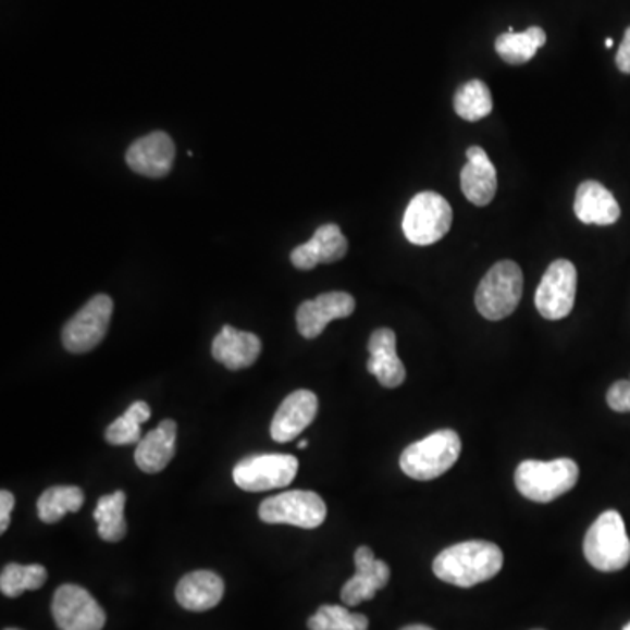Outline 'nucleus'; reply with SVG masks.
Listing matches in <instances>:
<instances>
[{
	"label": "nucleus",
	"mask_w": 630,
	"mask_h": 630,
	"mask_svg": "<svg viewBox=\"0 0 630 630\" xmlns=\"http://www.w3.org/2000/svg\"><path fill=\"white\" fill-rule=\"evenodd\" d=\"M503 568V552L491 541H465L448 546L434 559L433 571L440 580L470 589L492 580Z\"/></svg>",
	"instance_id": "obj_1"
},
{
	"label": "nucleus",
	"mask_w": 630,
	"mask_h": 630,
	"mask_svg": "<svg viewBox=\"0 0 630 630\" xmlns=\"http://www.w3.org/2000/svg\"><path fill=\"white\" fill-rule=\"evenodd\" d=\"M580 479V468L572 459L523 460L515 471V485L534 503H551L571 491Z\"/></svg>",
	"instance_id": "obj_2"
},
{
	"label": "nucleus",
	"mask_w": 630,
	"mask_h": 630,
	"mask_svg": "<svg viewBox=\"0 0 630 630\" xmlns=\"http://www.w3.org/2000/svg\"><path fill=\"white\" fill-rule=\"evenodd\" d=\"M460 438L456 431L442 430L411 443L399 457L403 473L413 480L428 482L438 479L456 465L460 456Z\"/></svg>",
	"instance_id": "obj_3"
},
{
	"label": "nucleus",
	"mask_w": 630,
	"mask_h": 630,
	"mask_svg": "<svg viewBox=\"0 0 630 630\" xmlns=\"http://www.w3.org/2000/svg\"><path fill=\"white\" fill-rule=\"evenodd\" d=\"M583 554L592 568L603 572L627 568L630 563V540L626 522L618 511H604L592 523L583 541Z\"/></svg>",
	"instance_id": "obj_4"
},
{
	"label": "nucleus",
	"mask_w": 630,
	"mask_h": 630,
	"mask_svg": "<svg viewBox=\"0 0 630 630\" xmlns=\"http://www.w3.org/2000/svg\"><path fill=\"white\" fill-rule=\"evenodd\" d=\"M523 293V273L515 261H499L480 282L474 304L483 318L501 321L519 307Z\"/></svg>",
	"instance_id": "obj_5"
},
{
	"label": "nucleus",
	"mask_w": 630,
	"mask_h": 630,
	"mask_svg": "<svg viewBox=\"0 0 630 630\" xmlns=\"http://www.w3.org/2000/svg\"><path fill=\"white\" fill-rule=\"evenodd\" d=\"M452 207L442 195L422 192L411 198L403 215V233L416 246L442 240L452 226Z\"/></svg>",
	"instance_id": "obj_6"
},
{
	"label": "nucleus",
	"mask_w": 630,
	"mask_h": 630,
	"mask_svg": "<svg viewBox=\"0 0 630 630\" xmlns=\"http://www.w3.org/2000/svg\"><path fill=\"white\" fill-rule=\"evenodd\" d=\"M326 505L312 491H287L264 499L260 519L267 523H287L301 529H316L326 520Z\"/></svg>",
	"instance_id": "obj_7"
},
{
	"label": "nucleus",
	"mask_w": 630,
	"mask_h": 630,
	"mask_svg": "<svg viewBox=\"0 0 630 630\" xmlns=\"http://www.w3.org/2000/svg\"><path fill=\"white\" fill-rule=\"evenodd\" d=\"M298 473V459L287 454H263L242 459L233 480L242 491L264 492L287 487Z\"/></svg>",
	"instance_id": "obj_8"
},
{
	"label": "nucleus",
	"mask_w": 630,
	"mask_h": 630,
	"mask_svg": "<svg viewBox=\"0 0 630 630\" xmlns=\"http://www.w3.org/2000/svg\"><path fill=\"white\" fill-rule=\"evenodd\" d=\"M111 296L97 295L63 326L62 344L69 353L85 354L94 350L108 333L112 318Z\"/></svg>",
	"instance_id": "obj_9"
},
{
	"label": "nucleus",
	"mask_w": 630,
	"mask_h": 630,
	"mask_svg": "<svg viewBox=\"0 0 630 630\" xmlns=\"http://www.w3.org/2000/svg\"><path fill=\"white\" fill-rule=\"evenodd\" d=\"M578 273L568 260L548 267L536 291V309L548 321L568 318L577 300Z\"/></svg>",
	"instance_id": "obj_10"
},
{
	"label": "nucleus",
	"mask_w": 630,
	"mask_h": 630,
	"mask_svg": "<svg viewBox=\"0 0 630 630\" xmlns=\"http://www.w3.org/2000/svg\"><path fill=\"white\" fill-rule=\"evenodd\" d=\"M51 612L60 630H102L108 620L90 592L71 583L57 589Z\"/></svg>",
	"instance_id": "obj_11"
},
{
	"label": "nucleus",
	"mask_w": 630,
	"mask_h": 630,
	"mask_svg": "<svg viewBox=\"0 0 630 630\" xmlns=\"http://www.w3.org/2000/svg\"><path fill=\"white\" fill-rule=\"evenodd\" d=\"M356 310V300L344 291L322 293L316 300L304 301L296 312V326L305 338H318L335 319H345Z\"/></svg>",
	"instance_id": "obj_12"
},
{
	"label": "nucleus",
	"mask_w": 630,
	"mask_h": 630,
	"mask_svg": "<svg viewBox=\"0 0 630 630\" xmlns=\"http://www.w3.org/2000/svg\"><path fill=\"white\" fill-rule=\"evenodd\" d=\"M175 144L165 132H152L132 144L126 151V163L132 171L151 180H161L172 171Z\"/></svg>",
	"instance_id": "obj_13"
},
{
	"label": "nucleus",
	"mask_w": 630,
	"mask_h": 630,
	"mask_svg": "<svg viewBox=\"0 0 630 630\" xmlns=\"http://www.w3.org/2000/svg\"><path fill=\"white\" fill-rule=\"evenodd\" d=\"M356 575L342 589V601L347 606H358L365 601H371L376 592L390 583L391 569L384 560L375 559L368 546H359L354 554Z\"/></svg>",
	"instance_id": "obj_14"
},
{
	"label": "nucleus",
	"mask_w": 630,
	"mask_h": 630,
	"mask_svg": "<svg viewBox=\"0 0 630 630\" xmlns=\"http://www.w3.org/2000/svg\"><path fill=\"white\" fill-rule=\"evenodd\" d=\"M318 396L312 391L300 390L291 393L281 403L277 413L273 416L270 433L272 438L279 443H287L295 440L298 434L304 433L312 420L318 416Z\"/></svg>",
	"instance_id": "obj_15"
},
{
	"label": "nucleus",
	"mask_w": 630,
	"mask_h": 630,
	"mask_svg": "<svg viewBox=\"0 0 630 630\" xmlns=\"http://www.w3.org/2000/svg\"><path fill=\"white\" fill-rule=\"evenodd\" d=\"M349 244L338 224H322L313 237L291 252V263L298 270H312L319 263H335L347 255Z\"/></svg>",
	"instance_id": "obj_16"
},
{
	"label": "nucleus",
	"mask_w": 630,
	"mask_h": 630,
	"mask_svg": "<svg viewBox=\"0 0 630 630\" xmlns=\"http://www.w3.org/2000/svg\"><path fill=\"white\" fill-rule=\"evenodd\" d=\"M368 371L371 375L387 390L399 387L407 379V370L396 353V333L390 328L373 331L368 342Z\"/></svg>",
	"instance_id": "obj_17"
},
{
	"label": "nucleus",
	"mask_w": 630,
	"mask_h": 630,
	"mask_svg": "<svg viewBox=\"0 0 630 630\" xmlns=\"http://www.w3.org/2000/svg\"><path fill=\"white\" fill-rule=\"evenodd\" d=\"M468 163L460 172V189L465 197L477 207H485L496 197L497 172L487 152L479 146L466 151Z\"/></svg>",
	"instance_id": "obj_18"
},
{
	"label": "nucleus",
	"mask_w": 630,
	"mask_h": 630,
	"mask_svg": "<svg viewBox=\"0 0 630 630\" xmlns=\"http://www.w3.org/2000/svg\"><path fill=\"white\" fill-rule=\"evenodd\" d=\"M260 354L261 341L255 333L237 330L230 324L223 326L212 342V356L228 370L252 367Z\"/></svg>",
	"instance_id": "obj_19"
},
{
	"label": "nucleus",
	"mask_w": 630,
	"mask_h": 630,
	"mask_svg": "<svg viewBox=\"0 0 630 630\" xmlns=\"http://www.w3.org/2000/svg\"><path fill=\"white\" fill-rule=\"evenodd\" d=\"M575 214L583 224L609 226L620 220V206L608 188L597 181H583L575 198Z\"/></svg>",
	"instance_id": "obj_20"
},
{
	"label": "nucleus",
	"mask_w": 630,
	"mask_h": 630,
	"mask_svg": "<svg viewBox=\"0 0 630 630\" xmlns=\"http://www.w3.org/2000/svg\"><path fill=\"white\" fill-rule=\"evenodd\" d=\"M175 438L177 424L174 420H161L157 430L144 434L135 448V462L144 473L155 474L165 470L172 457L175 456Z\"/></svg>",
	"instance_id": "obj_21"
},
{
	"label": "nucleus",
	"mask_w": 630,
	"mask_h": 630,
	"mask_svg": "<svg viewBox=\"0 0 630 630\" xmlns=\"http://www.w3.org/2000/svg\"><path fill=\"white\" fill-rule=\"evenodd\" d=\"M224 581L212 571H193L181 578L175 589L177 603L189 612H207L221 603Z\"/></svg>",
	"instance_id": "obj_22"
},
{
	"label": "nucleus",
	"mask_w": 630,
	"mask_h": 630,
	"mask_svg": "<svg viewBox=\"0 0 630 630\" xmlns=\"http://www.w3.org/2000/svg\"><path fill=\"white\" fill-rule=\"evenodd\" d=\"M546 42L545 30L531 27L523 32H506L496 39V51L501 59L510 65H522L534 59Z\"/></svg>",
	"instance_id": "obj_23"
},
{
	"label": "nucleus",
	"mask_w": 630,
	"mask_h": 630,
	"mask_svg": "<svg viewBox=\"0 0 630 630\" xmlns=\"http://www.w3.org/2000/svg\"><path fill=\"white\" fill-rule=\"evenodd\" d=\"M85 505V492L74 485H57L46 489L37 501L39 519L46 523H57L67 514H76Z\"/></svg>",
	"instance_id": "obj_24"
},
{
	"label": "nucleus",
	"mask_w": 630,
	"mask_h": 630,
	"mask_svg": "<svg viewBox=\"0 0 630 630\" xmlns=\"http://www.w3.org/2000/svg\"><path fill=\"white\" fill-rule=\"evenodd\" d=\"M126 494L123 491L102 496L97 503L94 519L99 523V536L109 543L123 540L128 531L125 520Z\"/></svg>",
	"instance_id": "obj_25"
},
{
	"label": "nucleus",
	"mask_w": 630,
	"mask_h": 630,
	"mask_svg": "<svg viewBox=\"0 0 630 630\" xmlns=\"http://www.w3.org/2000/svg\"><path fill=\"white\" fill-rule=\"evenodd\" d=\"M151 417V408L148 403L135 402L128 407L123 416L118 417L108 430L106 440L111 445H134L143 440V424Z\"/></svg>",
	"instance_id": "obj_26"
},
{
	"label": "nucleus",
	"mask_w": 630,
	"mask_h": 630,
	"mask_svg": "<svg viewBox=\"0 0 630 630\" xmlns=\"http://www.w3.org/2000/svg\"><path fill=\"white\" fill-rule=\"evenodd\" d=\"M454 109L457 116L471 123L487 118L492 112V95L489 86L479 79L468 81L456 91Z\"/></svg>",
	"instance_id": "obj_27"
},
{
	"label": "nucleus",
	"mask_w": 630,
	"mask_h": 630,
	"mask_svg": "<svg viewBox=\"0 0 630 630\" xmlns=\"http://www.w3.org/2000/svg\"><path fill=\"white\" fill-rule=\"evenodd\" d=\"M48 580V571L40 564H8L0 577V591L8 597H18L25 591H37Z\"/></svg>",
	"instance_id": "obj_28"
},
{
	"label": "nucleus",
	"mask_w": 630,
	"mask_h": 630,
	"mask_svg": "<svg viewBox=\"0 0 630 630\" xmlns=\"http://www.w3.org/2000/svg\"><path fill=\"white\" fill-rule=\"evenodd\" d=\"M310 630H368L370 621L361 613H350L344 606L326 604L309 618Z\"/></svg>",
	"instance_id": "obj_29"
},
{
	"label": "nucleus",
	"mask_w": 630,
	"mask_h": 630,
	"mask_svg": "<svg viewBox=\"0 0 630 630\" xmlns=\"http://www.w3.org/2000/svg\"><path fill=\"white\" fill-rule=\"evenodd\" d=\"M608 405L612 410L618 413H629L630 411V379L629 381H618L609 387Z\"/></svg>",
	"instance_id": "obj_30"
},
{
	"label": "nucleus",
	"mask_w": 630,
	"mask_h": 630,
	"mask_svg": "<svg viewBox=\"0 0 630 630\" xmlns=\"http://www.w3.org/2000/svg\"><path fill=\"white\" fill-rule=\"evenodd\" d=\"M14 508V496L10 491L0 492V532L8 531L11 522V511Z\"/></svg>",
	"instance_id": "obj_31"
},
{
	"label": "nucleus",
	"mask_w": 630,
	"mask_h": 630,
	"mask_svg": "<svg viewBox=\"0 0 630 630\" xmlns=\"http://www.w3.org/2000/svg\"><path fill=\"white\" fill-rule=\"evenodd\" d=\"M615 62H617V67L620 69V72L630 74V27L627 28L626 36H623V40H621Z\"/></svg>",
	"instance_id": "obj_32"
},
{
	"label": "nucleus",
	"mask_w": 630,
	"mask_h": 630,
	"mask_svg": "<svg viewBox=\"0 0 630 630\" xmlns=\"http://www.w3.org/2000/svg\"><path fill=\"white\" fill-rule=\"evenodd\" d=\"M402 630H433V629H431V627H425V626H408V627H403Z\"/></svg>",
	"instance_id": "obj_33"
},
{
	"label": "nucleus",
	"mask_w": 630,
	"mask_h": 630,
	"mask_svg": "<svg viewBox=\"0 0 630 630\" xmlns=\"http://www.w3.org/2000/svg\"><path fill=\"white\" fill-rule=\"evenodd\" d=\"M309 447V442H307V440H304V442H300V448H307Z\"/></svg>",
	"instance_id": "obj_34"
},
{
	"label": "nucleus",
	"mask_w": 630,
	"mask_h": 630,
	"mask_svg": "<svg viewBox=\"0 0 630 630\" xmlns=\"http://www.w3.org/2000/svg\"><path fill=\"white\" fill-rule=\"evenodd\" d=\"M613 39H606V48H612Z\"/></svg>",
	"instance_id": "obj_35"
},
{
	"label": "nucleus",
	"mask_w": 630,
	"mask_h": 630,
	"mask_svg": "<svg viewBox=\"0 0 630 630\" xmlns=\"http://www.w3.org/2000/svg\"><path fill=\"white\" fill-rule=\"evenodd\" d=\"M623 630H630V621H629V623H627L626 627H623Z\"/></svg>",
	"instance_id": "obj_36"
},
{
	"label": "nucleus",
	"mask_w": 630,
	"mask_h": 630,
	"mask_svg": "<svg viewBox=\"0 0 630 630\" xmlns=\"http://www.w3.org/2000/svg\"><path fill=\"white\" fill-rule=\"evenodd\" d=\"M5 630H20V629H5Z\"/></svg>",
	"instance_id": "obj_37"
}]
</instances>
